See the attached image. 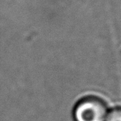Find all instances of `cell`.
<instances>
[{"instance_id": "1", "label": "cell", "mask_w": 121, "mask_h": 121, "mask_svg": "<svg viewBox=\"0 0 121 121\" xmlns=\"http://www.w3.org/2000/svg\"><path fill=\"white\" fill-rule=\"evenodd\" d=\"M73 114L75 121H105L108 106L100 97L87 95L78 100Z\"/></svg>"}, {"instance_id": "2", "label": "cell", "mask_w": 121, "mask_h": 121, "mask_svg": "<svg viewBox=\"0 0 121 121\" xmlns=\"http://www.w3.org/2000/svg\"><path fill=\"white\" fill-rule=\"evenodd\" d=\"M105 121H121V106H117L110 110Z\"/></svg>"}]
</instances>
